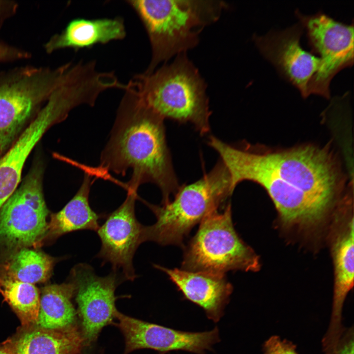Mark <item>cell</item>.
<instances>
[{
  "instance_id": "cell-9",
  "label": "cell",
  "mask_w": 354,
  "mask_h": 354,
  "mask_svg": "<svg viewBox=\"0 0 354 354\" xmlns=\"http://www.w3.org/2000/svg\"><path fill=\"white\" fill-rule=\"evenodd\" d=\"M296 15L305 28L312 51L318 54L321 66L312 79L308 94L330 97V83L341 70L354 63V25L339 22L319 11L305 15L296 10Z\"/></svg>"
},
{
  "instance_id": "cell-23",
  "label": "cell",
  "mask_w": 354,
  "mask_h": 354,
  "mask_svg": "<svg viewBox=\"0 0 354 354\" xmlns=\"http://www.w3.org/2000/svg\"><path fill=\"white\" fill-rule=\"evenodd\" d=\"M0 293L24 324L35 323L40 297L33 285L11 278L0 273Z\"/></svg>"
},
{
  "instance_id": "cell-14",
  "label": "cell",
  "mask_w": 354,
  "mask_h": 354,
  "mask_svg": "<svg viewBox=\"0 0 354 354\" xmlns=\"http://www.w3.org/2000/svg\"><path fill=\"white\" fill-rule=\"evenodd\" d=\"M71 111L68 100L54 92L7 152L0 159V209L17 189L29 155L45 133Z\"/></svg>"
},
{
  "instance_id": "cell-19",
  "label": "cell",
  "mask_w": 354,
  "mask_h": 354,
  "mask_svg": "<svg viewBox=\"0 0 354 354\" xmlns=\"http://www.w3.org/2000/svg\"><path fill=\"white\" fill-rule=\"evenodd\" d=\"M92 181L85 173L82 183L74 197L58 212L51 215L44 238L55 240L65 234L78 230L97 232L102 215L95 212L89 203Z\"/></svg>"
},
{
  "instance_id": "cell-20",
  "label": "cell",
  "mask_w": 354,
  "mask_h": 354,
  "mask_svg": "<svg viewBox=\"0 0 354 354\" xmlns=\"http://www.w3.org/2000/svg\"><path fill=\"white\" fill-rule=\"evenodd\" d=\"M74 293V285L69 280L60 284L44 287L35 323L37 327L49 330L79 327L76 309L72 301Z\"/></svg>"
},
{
  "instance_id": "cell-21",
  "label": "cell",
  "mask_w": 354,
  "mask_h": 354,
  "mask_svg": "<svg viewBox=\"0 0 354 354\" xmlns=\"http://www.w3.org/2000/svg\"><path fill=\"white\" fill-rule=\"evenodd\" d=\"M83 348L79 327L66 330L37 327L21 335L11 349L14 354H81Z\"/></svg>"
},
{
  "instance_id": "cell-24",
  "label": "cell",
  "mask_w": 354,
  "mask_h": 354,
  "mask_svg": "<svg viewBox=\"0 0 354 354\" xmlns=\"http://www.w3.org/2000/svg\"><path fill=\"white\" fill-rule=\"evenodd\" d=\"M264 354H298L296 346L277 335L269 337L263 346Z\"/></svg>"
},
{
  "instance_id": "cell-1",
  "label": "cell",
  "mask_w": 354,
  "mask_h": 354,
  "mask_svg": "<svg viewBox=\"0 0 354 354\" xmlns=\"http://www.w3.org/2000/svg\"><path fill=\"white\" fill-rule=\"evenodd\" d=\"M109 140L100 156L101 171L125 175L132 171L126 186L137 192L146 183L161 190L162 205L179 188L166 140L164 119L126 85Z\"/></svg>"
},
{
  "instance_id": "cell-16",
  "label": "cell",
  "mask_w": 354,
  "mask_h": 354,
  "mask_svg": "<svg viewBox=\"0 0 354 354\" xmlns=\"http://www.w3.org/2000/svg\"><path fill=\"white\" fill-rule=\"evenodd\" d=\"M153 266L167 274L184 298L202 308L208 319L220 320L233 289L225 274Z\"/></svg>"
},
{
  "instance_id": "cell-4",
  "label": "cell",
  "mask_w": 354,
  "mask_h": 354,
  "mask_svg": "<svg viewBox=\"0 0 354 354\" xmlns=\"http://www.w3.org/2000/svg\"><path fill=\"white\" fill-rule=\"evenodd\" d=\"M231 179L220 160L208 173L189 185L180 186L173 201L157 206L141 199L155 215L156 222L144 226L143 242L183 246L191 229L231 196Z\"/></svg>"
},
{
  "instance_id": "cell-8",
  "label": "cell",
  "mask_w": 354,
  "mask_h": 354,
  "mask_svg": "<svg viewBox=\"0 0 354 354\" xmlns=\"http://www.w3.org/2000/svg\"><path fill=\"white\" fill-rule=\"evenodd\" d=\"M43 169L35 165L0 209V247L14 250L44 238L48 210L43 192Z\"/></svg>"
},
{
  "instance_id": "cell-11",
  "label": "cell",
  "mask_w": 354,
  "mask_h": 354,
  "mask_svg": "<svg viewBox=\"0 0 354 354\" xmlns=\"http://www.w3.org/2000/svg\"><path fill=\"white\" fill-rule=\"evenodd\" d=\"M116 319L117 322L113 324L118 327L124 338L123 354L143 349L165 354L174 351L206 354V351L212 350V347L220 341L217 327L203 332L184 331L137 319L118 311Z\"/></svg>"
},
{
  "instance_id": "cell-5",
  "label": "cell",
  "mask_w": 354,
  "mask_h": 354,
  "mask_svg": "<svg viewBox=\"0 0 354 354\" xmlns=\"http://www.w3.org/2000/svg\"><path fill=\"white\" fill-rule=\"evenodd\" d=\"M244 154L250 161L292 188L331 206L336 205L339 187L336 169L324 147L306 144L274 149L251 146Z\"/></svg>"
},
{
  "instance_id": "cell-27",
  "label": "cell",
  "mask_w": 354,
  "mask_h": 354,
  "mask_svg": "<svg viewBox=\"0 0 354 354\" xmlns=\"http://www.w3.org/2000/svg\"><path fill=\"white\" fill-rule=\"evenodd\" d=\"M18 4L11 0H0V28L5 20L16 11Z\"/></svg>"
},
{
  "instance_id": "cell-22",
  "label": "cell",
  "mask_w": 354,
  "mask_h": 354,
  "mask_svg": "<svg viewBox=\"0 0 354 354\" xmlns=\"http://www.w3.org/2000/svg\"><path fill=\"white\" fill-rule=\"evenodd\" d=\"M56 261L40 251L23 248L8 260L1 272L23 282L42 283L51 276Z\"/></svg>"
},
{
  "instance_id": "cell-15",
  "label": "cell",
  "mask_w": 354,
  "mask_h": 354,
  "mask_svg": "<svg viewBox=\"0 0 354 354\" xmlns=\"http://www.w3.org/2000/svg\"><path fill=\"white\" fill-rule=\"evenodd\" d=\"M246 180L262 186L287 225L308 227L321 222L332 206L288 185L266 170L251 167L243 171Z\"/></svg>"
},
{
  "instance_id": "cell-26",
  "label": "cell",
  "mask_w": 354,
  "mask_h": 354,
  "mask_svg": "<svg viewBox=\"0 0 354 354\" xmlns=\"http://www.w3.org/2000/svg\"><path fill=\"white\" fill-rule=\"evenodd\" d=\"M353 327L345 330L336 348L329 354H354Z\"/></svg>"
},
{
  "instance_id": "cell-3",
  "label": "cell",
  "mask_w": 354,
  "mask_h": 354,
  "mask_svg": "<svg viewBox=\"0 0 354 354\" xmlns=\"http://www.w3.org/2000/svg\"><path fill=\"white\" fill-rule=\"evenodd\" d=\"M141 20L150 41L152 57L146 71L186 53L199 42L202 30L218 20L226 4L220 0L127 1Z\"/></svg>"
},
{
  "instance_id": "cell-6",
  "label": "cell",
  "mask_w": 354,
  "mask_h": 354,
  "mask_svg": "<svg viewBox=\"0 0 354 354\" xmlns=\"http://www.w3.org/2000/svg\"><path fill=\"white\" fill-rule=\"evenodd\" d=\"M184 249L181 269L185 270L225 274L260 267L259 256L234 228L230 203L223 212L216 210L206 216Z\"/></svg>"
},
{
  "instance_id": "cell-12",
  "label": "cell",
  "mask_w": 354,
  "mask_h": 354,
  "mask_svg": "<svg viewBox=\"0 0 354 354\" xmlns=\"http://www.w3.org/2000/svg\"><path fill=\"white\" fill-rule=\"evenodd\" d=\"M303 27L299 22L283 30H270L253 39L262 55L279 74L307 97L309 84L321 66L319 57L304 50L300 40Z\"/></svg>"
},
{
  "instance_id": "cell-28",
  "label": "cell",
  "mask_w": 354,
  "mask_h": 354,
  "mask_svg": "<svg viewBox=\"0 0 354 354\" xmlns=\"http://www.w3.org/2000/svg\"><path fill=\"white\" fill-rule=\"evenodd\" d=\"M0 354H14L11 348H0Z\"/></svg>"
},
{
  "instance_id": "cell-10",
  "label": "cell",
  "mask_w": 354,
  "mask_h": 354,
  "mask_svg": "<svg viewBox=\"0 0 354 354\" xmlns=\"http://www.w3.org/2000/svg\"><path fill=\"white\" fill-rule=\"evenodd\" d=\"M68 280L75 286L74 298L83 347H89L96 342L105 326L114 323L118 311L116 289L125 280L120 272L113 270L99 276L86 263L76 265Z\"/></svg>"
},
{
  "instance_id": "cell-13",
  "label": "cell",
  "mask_w": 354,
  "mask_h": 354,
  "mask_svg": "<svg viewBox=\"0 0 354 354\" xmlns=\"http://www.w3.org/2000/svg\"><path fill=\"white\" fill-rule=\"evenodd\" d=\"M137 193L128 191L123 203L107 216L96 232L101 242L96 257L102 259L103 264L110 263L112 270L120 272L125 280L132 281L137 277L133 259L143 243L144 228L135 215Z\"/></svg>"
},
{
  "instance_id": "cell-2",
  "label": "cell",
  "mask_w": 354,
  "mask_h": 354,
  "mask_svg": "<svg viewBox=\"0 0 354 354\" xmlns=\"http://www.w3.org/2000/svg\"><path fill=\"white\" fill-rule=\"evenodd\" d=\"M126 85L164 119L190 123L201 135L209 131L206 86L186 53L150 73L134 75Z\"/></svg>"
},
{
  "instance_id": "cell-17",
  "label": "cell",
  "mask_w": 354,
  "mask_h": 354,
  "mask_svg": "<svg viewBox=\"0 0 354 354\" xmlns=\"http://www.w3.org/2000/svg\"><path fill=\"white\" fill-rule=\"evenodd\" d=\"M354 217L337 233L332 242V253L334 267V286L329 324L323 337L328 344L336 343L345 328L342 324L345 300L354 285Z\"/></svg>"
},
{
  "instance_id": "cell-29",
  "label": "cell",
  "mask_w": 354,
  "mask_h": 354,
  "mask_svg": "<svg viewBox=\"0 0 354 354\" xmlns=\"http://www.w3.org/2000/svg\"><path fill=\"white\" fill-rule=\"evenodd\" d=\"M159 354H163V353H160Z\"/></svg>"
},
{
  "instance_id": "cell-7",
  "label": "cell",
  "mask_w": 354,
  "mask_h": 354,
  "mask_svg": "<svg viewBox=\"0 0 354 354\" xmlns=\"http://www.w3.org/2000/svg\"><path fill=\"white\" fill-rule=\"evenodd\" d=\"M48 67L25 66L0 74V159L59 86Z\"/></svg>"
},
{
  "instance_id": "cell-25",
  "label": "cell",
  "mask_w": 354,
  "mask_h": 354,
  "mask_svg": "<svg viewBox=\"0 0 354 354\" xmlns=\"http://www.w3.org/2000/svg\"><path fill=\"white\" fill-rule=\"evenodd\" d=\"M31 57L28 51L0 42V63L27 59Z\"/></svg>"
},
{
  "instance_id": "cell-18",
  "label": "cell",
  "mask_w": 354,
  "mask_h": 354,
  "mask_svg": "<svg viewBox=\"0 0 354 354\" xmlns=\"http://www.w3.org/2000/svg\"><path fill=\"white\" fill-rule=\"evenodd\" d=\"M125 36V27L121 17L78 18L70 21L60 33L52 36L44 44V48L48 54L65 48L77 51L122 40Z\"/></svg>"
}]
</instances>
